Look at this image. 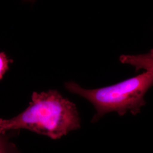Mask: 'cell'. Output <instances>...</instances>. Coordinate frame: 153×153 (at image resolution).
I'll list each match as a JSON object with an SVG mask.
<instances>
[{"mask_svg": "<svg viewBox=\"0 0 153 153\" xmlns=\"http://www.w3.org/2000/svg\"><path fill=\"white\" fill-rule=\"evenodd\" d=\"M153 86V72L150 71H145L114 85L95 89L82 88L72 81L65 83L69 91L86 99L94 105L97 113L92 123L112 112L121 116L128 112L136 115L146 104L144 97Z\"/></svg>", "mask_w": 153, "mask_h": 153, "instance_id": "2", "label": "cell"}, {"mask_svg": "<svg viewBox=\"0 0 153 153\" xmlns=\"http://www.w3.org/2000/svg\"><path fill=\"white\" fill-rule=\"evenodd\" d=\"M81 127L76 105L57 90L33 93L27 108L16 117L0 119V134L25 129L53 140Z\"/></svg>", "mask_w": 153, "mask_h": 153, "instance_id": "1", "label": "cell"}, {"mask_svg": "<svg viewBox=\"0 0 153 153\" xmlns=\"http://www.w3.org/2000/svg\"><path fill=\"white\" fill-rule=\"evenodd\" d=\"M119 60L123 64H129L135 68L136 71L144 69L153 72V49L145 54L121 55Z\"/></svg>", "mask_w": 153, "mask_h": 153, "instance_id": "3", "label": "cell"}, {"mask_svg": "<svg viewBox=\"0 0 153 153\" xmlns=\"http://www.w3.org/2000/svg\"><path fill=\"white\" fill-rule=\"evenodd\" d=\"M3 136L4 134H0V153H15L13 146L9 144Z\"/></svg>", "mask_w": 153, "mask_h": 153, "instance_id": "4", "label": "cell"}, {"mask_svg": "<svg viewBox=\"0 0 153 153\" xmlns=\"http://www.w3.org/2000/svg\"><path fill=\"white\" fill-rule=\"evenodd\" d=\"M9 60L7 58L4 53H0V79L5 73L6 71L9 69Z\"/></svg>", "mask_w": 153, "mask_h": 153, "instance_id": "5", "label": "cell"}]
</instances>
